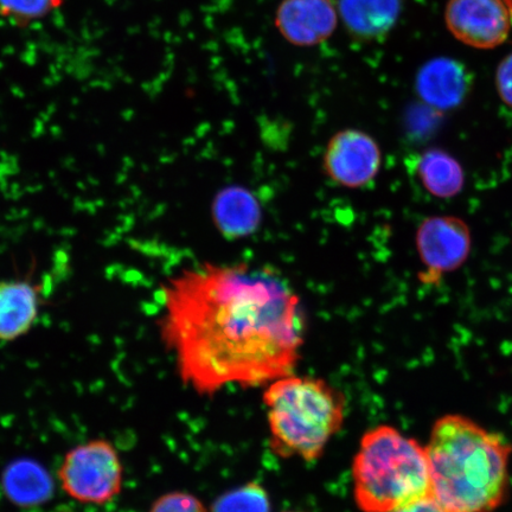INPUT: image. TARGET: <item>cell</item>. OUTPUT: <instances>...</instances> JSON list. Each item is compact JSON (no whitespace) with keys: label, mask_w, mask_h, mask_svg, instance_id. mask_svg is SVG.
Listing matches in <instances>:
<instances>
[{"label":"cell","mask_w":512,"mask_h":512,"mask_svg":"<svg viewBox=\"0 0 512 512\" xmlns=\"http://www.w3.org/2000/svg\"><path fill=\"white\" fill-rule=\"evenodd\" d=\"M162 303L160 336L197 394L265 386L298 366L305 312L273 268L206 262L169 279Z\"/></svg>","instance_id":"6da1fadb"},{"label":"cell","mask_w":512,"mask_h":512,"mask_svg":"<svg viewBox=\"0 0 512 512\" xmlns=\"http://www.w3.org/2000/svg\"><path fill=\"white\" fill-rule=\"evenodd\" d=\"M431 496L444 512H492L509 489L512 445L466 416L435 421L426 446Z\"/></svg>","instance_id":"7a4b0ae2"},{"label":"cell","mask_w":512,"mask_h":512,"mask_svg":"<svg viewBox=\"0 0 512 512\" xmlns=\"http://www.w3.org/2000/svg\"><path fill=\"white\" fill-rule=\"evenodd\" d=\"M264 400L270 447L277 456L306 463L322 458L330 440L342 430L347 399L328 381L286 375L268 383Z\"/></svg>","instance_id":"3957f363"},{"label":"cell","mask_w":512,"mask_h":512,"mask_svg":"<svg viewBox=\"0 0 512 512\" xmlns=\"http://www.w3.org/2000/svg\"><path fill=\"white\" fill-rule=\"evenodd\" d=\"M352 482L362 512H389L430 497L426 446L393 426L371 428L352 460Z\"/></svg>","instance_id":"277c9868"},{"label":"cell","mask_w":512,"mask_h":512,"mask_svg":"<svg viewBox=\"0 0 512 512\" xmlns=\"http://www.w3.org/2000/svg\"><path fill=\"white\" fill-rule=\"evenodd\" d=\"M57 477L62 490L74 501L105 505L120 495L124 467L110 441L95 439L68 451Z\"/></svg>","instance_id":"5b68a950"},{"label":"cell","mask_w":512,"mask_h":512,"mask_svg":"<svg viewBox=\"0 0 512 512\" xmlns=\"http://www.w3.org/2000/svg\"><path fill=\"white\" fill-rule=\"evenodd\" d=\"M446 25L466 46L495 49L508 40L512 27L510 0H450Z\"/></svg>","instance_id":"8992f818"},{"label":"cell","mask_w":512,"mask_h":512,"mask_svg":"<svg viewBox=\"0 0 512 512\" xmlns=\"http://www.w3.org/2000/svg\"><path fill=\"white\" fill-rule=\"evenodd\" d=\"M416 251L427 268L426 281L459 270L469 259L472 238L469 226L456 216H432L420 223Z\"/></svg>","instance_id":"52a82bcc"},{"label":"cell","mask_w":512,"mask_h":512,"mask_svg":"<svg viewBox=\"0 0 512 512\" xmlns=\"http://www.w3.org/2000/svg\"><path fill=\"white\" fill-rule=\"evenodd\" d=\"M325 174L348 189L368 187L379 175L382 152L368 133L349 128L331 138L323 158Z\"/></svg>","instance_id":"ba28073f"},{"label":"cell","mask_w":512,"mask_h":512,"mask_svg":"<svg viewBox=\"0 0 512 512\" xmlns=\"http://www.w3.org/2000/svg\"><path fill=\"white\" fill-rule=\"evenodd\" d=\"M338 8L332 0H283L275 14V27L296 47H315L337 29Z\"/></svg>","instance_id":"9c48e42d"},{"label":"cell","mask_w":512,"mask_h":512,"mask_svg":"<svg viewBox=\"0 0 512 512\" xmlns=\"http://www.w3.org/2000/svg\"><path fill=\"white\" fill-rule=\"evenodd\" d=\"M472 87V76L463 63L437 57L422 66L416 75L419 98L435 111L448 112L464 104Z\"/></svg>","instance_id":"30bf717a"},{"label":"cell","mask_w":512,"mask_h":512,"mask_svg":"<svg viewBox=\"0 0 512 512\" xmlns=\"http://www.w3.org/2000/svg\"><path fill=\"white\" fill-rule=\"evenodd\" d=\"M401 0H339L338 14L349 34L361 41L386 36L398 22Z\"/></svg>","instance_id":"8fae6325"},{"label":"cell","mask_w":512,"mask_h":512,"mask_svg":"<svg viewBox=\"0 0 512 512\" xmlns=\"http://www.w3.org/2000/svg\"><path fill=\"white\" fill-rule=\"evenodd\" d=\"M2 488L11 503L21 508H36L54 496V480L42 464L21 458L5 467Z\"/></svg>","instance_id":"7c38bea8"},{"label":"cell","mask_w":512,"mask_h":512,"mask_svg":"<svg viewBox=\"0 0 512 512\" xmlns=\"http://www.w3.org/2000/svg\"><path fill=\"white\" fill-rule=\"evenodd\" d=\"M38 287L28 281L0 283V341L11 342L28 334L38 316Z\"/></svg>","instance_id":"4fadbf2b"},{"label":"cell","mask_w":512,"mask_h":512,"mask_svg":"<svg viewBox=\"0 0 512 512\" xmlns=\"http://www.w3.org/2000/svg\"><path fill=\"white\" fill-rule=\"evenodd\" d=\"M213 216L223 235L238 239L252 234L259 226L261 211L251 192L241 188H229L221 191L215 198Z\"/></svg>","instance_id":"5bb4252c"},{"label":"cell","mask_w":512,"mask_h":512,"mask_svg":"<svg viewBox=\"0 0 512 512\" xmlns=\"http://www.w3.org/2000/svg\"><path fill=\"white\" fill-rule=\"evenodd\" d=\"M415 171L428 194L440 200L456 197L464 189L463 166L446 151L426 150L416 158Z\"/></svg>","instance_id":"9a60e30c"},{"label":"cell","mask_w":512,"mask_h":512,"mask_svg":"<svg viewBox=\"0 0 512 512\" xmlns=\"http://www.w3.org/2000/svg\"><path fill=\"white\" fill-rule=\"evenodd\" d=\"M64 0H0V19L18 28L29 27L53 15Z\"/></svg>","instance_id":"2e32d148"},{"label":"cell","mask_w":512,"mask_h":512,"mask_svg":"<svg viewBox=\"0 0 512 512\" xmlns=\"http://www.w3.org/2000/svg\"><path fill=\"white\" fill-rule=\"evenodd\" d=\"M270 498L259 483H248L227 492L214 503L211 512H270Z\"/></svg>","instance_id":"e0dca14e"},{"label":"cell","mask_w":512,"mask_h":512,"mask_svg":"<svg viewBox=\"0 0 512 512\" xmlns=\"http://www.w3.org/2000/svg\"><path fill=\"white\" fill-rule=\"evenodd\" d=\"M150 512H209L204 504L187 492H169L152 504Z\"/></svg>","instance_id":"ac0fdd59"},{"label":"cell","mask_w":512,"mask_h":512,"mask_svg":"<svg viewBox=\"0 0 512 512\" xmlns=\"http://www.w3.org/2000/svg\"><path fill=\"white\" fill-rule=\"evenodd\" d=\"M496 88L499 98L512 108V53L499 63L496 72Z\"/></svg>","instance_id":"d6986e66"},{"label":"cell","mask_w":512,"mask_h":512,"mask_svg":"<svg viewBox=\"0 0 512 512\" xmlns=\"http://www.w3.org/2000/svg\"><path fill=\"white\" fill-rule=\"evenodd\" d=\"M389 512H444L441 510L437 502L434 501L433 497H426L421 501L406 505L399 509H395Z\"/></svg>","instance_id":"ffe728a7"},{"label":"cell","mask_w":512,"mask_h":512,"mask_svg":"<svg viewBox=\"0 0 512 512\" xmlns=\"http://www.w3.org/2000/svg\"><path fill=\"white\" fill-rule=\"evenodd\" d=\"M290 512H292V511H290Z\"/></svg>","instance_id":"44dd1931"}]
</instances>
